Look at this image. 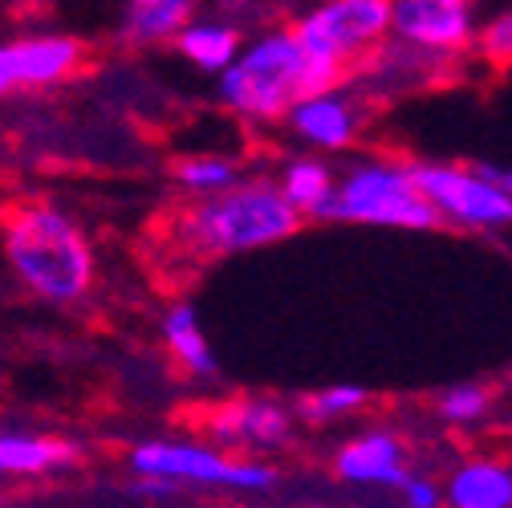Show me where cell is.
<instances>
[{
  "mask_svg": "<svg viewBox=\"0 0 512 508\" xmlns=\"http://www.w3.org/2000/svg\"><path fill=\"white\" fill-rule=\"evenodd\" d=\"M240 41H244V33L228 17H200V13L171 37L175 53L187 61V66H196L200 74H220L236 57Z\"/></svg>",
  "mask_w": 512,
  "mask_h": 508,
  "instance_id": "5bb4252c",
  "label": "cell"
},
{
  "mask_svg": "<svg viewBox=\"0 0 512 508\" xmlns=\"http://www.w3.org/2000/svg\"><path fill=\"white\" fill-rule=\"evenodd\" d=\"M293 33L317 66L346 78L391 37V0H313Z\"/></svg>",
  "mask_w": 512,
  "mask_h": 508,
  "instance_id": "5b68a950",
  "label": "cell"
},
{
  "mask_svg": "<svg viewBox=\"0 0 512 508\" xmlns=\"http://www.w3.org/2000/svg\"><path fill=\"white\" fill-rule=\"evenodd\" d=\"M480 37V49L488 61H496V66H512V13H500L492 17L484 29H476Z\"/></svg>",
  "mask_w": 512,
  "mask_h": 508,
  "instance_id": "7402d4cb",
  "label": "cell"
},
{
  "mask_svg": "<svg viewBox=\"0 0 512 508\" xmlns=\"http://www.w3.org/2000/svg\"><path fill=\"white\" fill-rule=\"evenodd\" d=\"M399 488H403V496H407V504H411V508H439V488H435L431 480L407 476Z\"/></svg>",
  "mask_w": 512,
  "mask_h": 508,
  "instance_id": "603a6c76",
  "label": "cell"
},
{
  "mask_svg": "<svg viewBox=\"0 0 512 508\" xmlns=\"http://www.w3.org/2000/svg\"><path fill=\"white\" fill-rule=\"evenodd\" d=\"M21 5H25V9H53L57 0H21Z\"/></svg>",
  "mask_w": 512,
  "mask_h": 508,
  "instance_id": "484cf974",
  "label": "cell"
},
{
  "mask_svg": "<svg viewBox=\"0 0 512 508\" xmlns=\"http://www.w3.org/2000/svg\"><path fill=\"white\" fill-rule=\"evenodd\" d=\"M452 508H512V472L492 460L464 464L447 484Z\"/></svg>",
  "mask_w": 512,
  "mask_h": 508,
  "instance_id": "e0dca14e",
  "label": "cell"
},
{
  "mask_svg": "<svg viewBox=\"0 0 512 508\" xmlns=\"http://www.w3.org/2000/svg\"><path fill=\"white\" fill-rule=\"evenodd\" d=\"M216 78H220V102L244 122H261V126L281 122L301 94L346 82L334 78L326 66H317L297 41L293 25H277L240 41L236 57Z\"/></svg>",
  "mask_w": 512,
  "mask_h": 508,
  "instance_id": "7a4b0ae2",
  "label": "cell"
},
{
  "mask_svg": "<svg viewBox=\"0 0 512 508\" xmlns=\"http://www.w3.org/2000/svg\"><path fill=\"white\" fill-rule=\"evenodd\" d=\"M131 492H135V496H175V492H179V484H175V480H167V476H139Z\"/></svg>",
  "mask_w": 512,
  "mask_h": 508,
  "instance_id": "cb8c5ba5",
  "label": "cell"
},
{
  "mask_svg": "<svg viewBox=\"0 0 512 508\" xmlns=\"http://www.w3.org/2000/svg\"><path fill=\"white\" fill-rule=\"evenodd\" d=\"M334 179H338V175H334L322 159H293L277 183H281L285 200H289L301 216L326 220V208H330V196H334Z\"/></svg>",
  "mask_w": 512,
  "mask_h": 508,
  "instance_id": "ac0fdd59",
  "label": "cell"
},
{
  "mask_svg": "<svg viewBox=\"0 0 512 508\" xmlns=\"http://www.w3.org/2000/svg\"><path fill=\"white\" fill-rule=\"evenodd\" d=\"M326 220L403 228V232H427L443 224L427 204V196L415 187L411 163H395V159H366L354 163L342 179H334Z\"/></svg>",
  "mask_w": 512,
  "mask_h": 508,
  "instance_id": "277c9868",
  "label": "cell"
},
{
  "mask_svg": "<svg viewBox=\"0 0 512 508\" xmlns=\"http://www.w3.org/2000/svg\"><path fill=\"white\" fill-rule=\"evenodd\" d=\"M90 49L74 33H17L0 41V102L53 90L86 70Z\"/></svg>",
  "mask_w": 512,
  "mask_h": 508,
  "instance_id": "ba28073f",
  "label": "cell"
},
{
  "mask_svg": "<svg viewBox=\"0 0 512 508\" xmlns=\"http://www.w3.org/2000/svg\"><path fill=\"white\" fill-rule=\"evenodd\" d=\"M391 37L423 57H447L476 41V0H391Z\"/></svg>",
  "mask_w": 512,
  "mask_h": 508,
  "instance_id": "9c48e42d",
  "label": "cell"
},
{
  "mask_svg": "<svg viewBox=\"0 0 512 508\" xmlns=\"http://www.w3.org/2000/svg\"><path fill=\"white\" fill-rule=\"evenodd\" d=\"M411 179L427 196L439 220L460 228H508L512 224V196L480 175V167L456 163H411Z\"/></svg>",
  "mask_w": 512,
  "mask_h": 508,
  "instance_id": "52a82bcc",
  "label": "cell"
},
{
  "mask_svg": "<svg viewBox=\"0 0 512 508\" xmlns=\"http://www.w3.org/2000/svg\"><path fill=\"white\" fill-rule=\"evenodd\" d=\"M281 122L309 151H350L362 135L366 114L358 94L346 90V82H334V86L301 94Z\"/></svg>",
  "mask_w": 512,
  "mask_h": 508,
  "instance_id": "30bf717a",
  "label": "cell"
},
{
  "mask_svg": "<svg viewBox=\"0 0 512 508\" xmlns=\"http://www.w3.org/2000/svg\"><path fill=\"white\" fill-rule=\"evenodd\" d=\"M301 212L273 179H236L216 196H200L179 216V236L204 257H240L297 236Z\"/></svg>",
  "mask_w": 512,
  "mask_h": 508,
  "instance_id": "3957f363",
  "label": "cell"
},
{
  "mask_svg": "<svg viewBox=\"0 0 512 508\" xmlns=\"http://www.w3.org/2000/svg\"><path fill=\"white\" fill-rule=\"evenodd\" d=\"M480 167V175H488L500 192H508L512 196V167H496V163H476Z\"/></svg>",
  "mask_w": 512,
  "mask_h": 508,
  "instance_id": "d4e9b609",
  "label": "cell"
},
{
  "mask_svg": "<svg viewBox=\"0 0 512 508\" xmlns=\"http://www.w3.org/2000/svg\"><path fill=\"white\" fill-rule=\"evenodd\" d=\"M135 476H167L175 484H208V488H240V492H265L277 484L269 464L232 460L212 452L204 443H179V439H143L131 448Z\"/></svg>",
  "mask_w": 512,
  "mask_h": 508,
  "instance_id": "8992f818",
  "label": "cell"
},
{
  "mask_svg": "<svg viewBox=\"0 0 512 508\" xmlns=\"http://www.w3.org/2000/svg\"><path fill=\"white\" fill-rule=\"evenodd\" d=\"M200 13V0H126L118 17V37L131 49L171 45V37Z\"/></svg>",
  "mask_w": 512,
  "mask_h": 508,
  "instance_id": "7c38bea8",
  "label": "cell"
},
{
  "mask_svg": "<svg viewBox=\"0 0 512 508\" xmlns=\"http://www.w3.org/2000/svg\"><path fill=\"white\" fill-rule=\"evenodd\" d=\"M78 456L74 443L49 435H21L0 431V476H45Z\"/></svg>",
  "mask_w": 512,
  "mask_h": 508,
  "instance_id": "9a60e30c",
  "label": "cell"
},
{
  "mask_svg": "<svg viewBox=\"0 0 512 508\" xmlns=\"http://www.w3.org/2000/svg\"><path fill=\"white\" fill-rule=\"evenodd\" d=\"M362 403H366L362 387H330L322 395H309L301 403V411H305V419H342V415H350Z\"/></svg>",
  "mask_w": 512,
  "mask_h": 508,
  "instance_id": "ffe728a7",
  "label": "cell"
},
{
  "mask_svg": "<svg viewBox=\"0 0 512 508\" xmlns=\"http://www.w3.org/2000/svg\"><path fill=\"white\" fill-rule=\"evenodd\" d=\"M338 476L350 480V484H403L411 472L403 464V448H399V439L387 435V431H370L362 439H354L350 448L338 452L334 460Z\"/></svg>",
  "mask_w": 512,
  "mask_h": 508,
  "instance_id": "4fadbf2b",
  "label": "cell"
},
{
  "mask_svg": "<svg viewBox=\"0 0 512 508\" xmlns=\"http://www.w3.org/2000/svg\"><path fill=\"white\" fill-rule=\"evenodd\" d=\"M208 431L224 448H281L289 439V411L269 399H236L208 415Z\"/></svg>",
  "mask_w": 512,
  "mask_h": 508,
  "instance_id": "8fae6325",
  "label": "cell"
},
{
  "mask_svg": "<svg viewBox=\"0 0 512 508\" xmlns=\"http://www.w3.org/2000/svg\"><path fill=\"white\" fill-rule=\"evenodd\" d=\"M163 342L175 354V362L191 374V378H216L220 362L208 346V334L200 330V317L191 305H171L163 317Z\"/></svg>",
  "mask_w": 512,
  "mask_h": 508,
  "instance_id": "2e32d148",
  "label": "cell"
},
{
  "mask_svg": "<svg viewBox=\"0 0 512 508\" xmlns=\"http://www.w3.org/2000/svg\"><path fill=\"white\" fill-rule=\"evenodd\" d=\"M0 257L41 301L70 305L94 285V248L86 232L53 204H17L0 216Z\"/></svg>",
  "mask_w": 512,
  "mask_h": 508,
  "instance_id": "6da1fadb",
  "label": "cell"
},
{
  "mask_svg": "<svg viewBox=\"0 0 512 508\" xmlns=\"http://www.w3.org/2000/svg\"><path fill=\"white\" fill-rule=\"evenodd\" d=\"M240 179L236 163L224 155H191L175 163V183L191 196H216L224 187H232Z\"/></svg>",
  "mask_w": 512,
  "mask_h": 508,
  "instance_id": "d6986e66",
  "label": "cell"
},
{
  "mask_svg": "<svg viewBox=\"0 0 512 508\" xmlns=\"http://www.w3.org/2000/svg\"><path fill=\"white\" fill-rule=\"evenodd\" d=\"M488 411V395L480 387H452L439 399V415L447 423H476Z\"/></svg>",
  "mask_w": 512,
  "mask_h": 508,
  "instance_id": "44dd1931",
  "label": "cell"
},
{
  "mask_svg": "<svg viewBox=\"0 0 512 508\" xmlns=\"http://www.w3.org/2000/svg\"><path fill=\"white\" fill-rule=\"evenodd\" d=\"M281 5H293V0H281Z\"/></svg>",
  "mask_w": 512,
  "mask_h": 508,
  "instance_id": "4316f807",
  "label": "cell"
}]
</instances>
